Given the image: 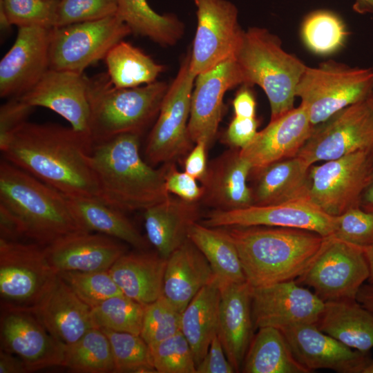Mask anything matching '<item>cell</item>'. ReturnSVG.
<instances>
[{"instance_id":"obj_1","label":"cell","mask_w":373,"mask_h":373,"mask_svg":"<svg viewBox=\"0 0 373 373\" xmlns=\"http://www.w3.org/2000/svg\"><path fill=\"white\" fill-rule=\"evenodd\" d=\"M92 146L90 137L72 127L26 122L1 151L5 160L66 196L99 200L89 162Z\"/></svg>"},{"instance_id":"obj_2","label":"cell","mask_w":373,"mask_h":373,"mask_svg":"<svg viewBox=\"0 0 373 373\" xmlns=\"http://www.w3.org/2000/svg\"><path fill=\"white\" fill-rule=\"evenodd\" d=\"M140 136L126 133L93 144L89 155L99 200L123 212L145 211L171 196L165 185L169 163L156 169L143 160Z\"/></svg>"},{"instance_id":"obj_3","label":"cell","mask_w":373,"mask_h":373,"mask_svg":"<svg viewBox=\"0 0 373 373\" xmlns=\"http://www.w3.org/2000/svg\"><path fill=\"white\" fill-rule=\"evenodd\" d=\"M218 229L234 244L252 287L293 280L305 270L323 237L307 230L266 227Z\"/></svg>"},{"instance_id":"obj_4","label":"cell","mask_w":373,"mask_h":373,"mask_svg":"<svg viewBox=\"0 0 373 373\" xmlns=\"http://www.w3.org/2000/svg\"><path fill=\"white\" fill-rule=\"evenodd\" d=\"M0 204L17 218L25 238L42 246L84 231L64 194L5 159L0 162Z\"/></svg>"},{"instance_id":"obj_5","label":"cell","mask_w":373,"mask_h":373,"mask_svg":"<svg viewBox=\"0 0 373 373\" xmlns=\"http://www.w3.org/2000/svg\"><path fill=\"white\" fill-rule=\"evenodd\" d=\"M234 58L244 86H259L269 102L273 120L294 108L296 89L307 66L285 51L267 29L251 27L244 33Z\"/></svg>"},{"instance_id":"obj_6","label":"cell","mask_w":373,"mask_h":373,"mask_svg":"<svg viewBox=\"0 0 373 373\" xmlns=\"http://www.w3.org/2000/svg\"><path fill=\"white\" fill-rule=\"evenodd\" d=\"M88 79L93 144L122 134L140 135L158 115L169 88L157 81L135 88H117L107 73Z\"/></svg>"},{"instance_id":"obj_7","label":"cell","mask_w":373,"mask_h":373,"mask_svg":"<svg viewBox=\"0 0 373 373\" xmlns=\"http://www.w3.org/2000/svg\"><path fill=\"white\" fill-rule=\"evenodd\" d=\"M373 84V70L352 67L334 60L307 66L296 89L313 126L360 101L368 98Z\"/></svg>"},{"instance_id":"obj_8","label":"cell","mask_w":373,"mask_h":373,"mask_svg":"<svg viewBox=\"0 0 373 373\" xmlns=\"http://www.w3.org/2000/svg\"><path fill=\"white\" fill-rule=\"evenodd\" d=\"M44 246L0 238V296L2 310L31 312L57 276Z\"/></svg>"},{"instance_id":"obj_9","label":"cell","mask_w":373,"mask_h":373,"mask_svg":"<svg viewBox=\"0 0 373 373\" xmlns=\"http://www.w3.org/2000/svg\"><path fill=\"white\" fill-rule=\"evenodd\" d=\"M370 276L363 248L334 236L323 237L312 260L296 282L314 289L324 303L356 300Z\"/></svg>"},{"instance_id":"obj_10","label":"cell","mask_w":373,"mask_h":373,"mask_svg":"<svg viewBox=\"0 0 373 373\" xmlns=\"http://www.w3.org/2000/svg\"><path fill=\"white\" fill-rule=\"evenodd\" d=\"M131 33L117 14L54 28L50 30V69L84 73Z\"/></svg>"},{"instance_id":"obj_11","label":"cell","mask_w":373,"mask_h":373,"mask_svg":"<svg viewBox=\"0 0 373 373\" xmlns=\"http://www.w3.org/2000/svg\"><path fill=\"white\" fill-rule=\"evenodd\" d=\"M195 77L190 70L188 54L167 89L149 135L145 155L150 164L172 162L192 149L194 143L189 135L188 123Z\"/></svg>"},{"instance_id":"obj_12","label":"cell","mask_w":373,"mask_h":373,"mask_svg":"<svg viewBox=\"0 0 373 373\" xmlns=\"http://www.w3.org/2000/svg\"><path fill=\"white\" fill-rule=\"evenodd\" d=\"M361 151L373 152V101L370 97L314 126L296 156L312 165Z\"/></svg>"},{"instance_id":"obj_13","label":"cell","mask_w":373,"mask_h":373,"mask_svg":"<svg viewBox=\"0 0 373 373\" xmlns=\"http://www.w3.org/2000/svg\"><path fill=\"white\" fill-rule=\"evenodd\" d=\"M373 165V152L358 151L310 167L309 200L327 214L359 206Z\"/></svg>"},{"instance_id":"obj_14","label":"cell","mask_w":373,"mask_h":373,"mask_svg":"<svg viewBox=\"0 0 373 373\" xmlns=\"http://www.w3.org/2000/svg\"><path fill=\"white\" fill-rule=\"evenodd\" d=\"M197 28L190 54V70L197 76L234 57L244 30L236 6L228 0H193Z\"/></svg>"},{"instance_id":"obj_15","label":"cell","mask_w":373,"mask_h":373,"mask_svg":"<svg viewBox=\"0 0 373 373\" xmlns=\"http://www.w3.org/2000/svg\"><path fill=\"white\" fill-rule=\"evenodd\" d=\"M204 226H266L307 230L323 237L334 229V216L320 209L309 200H300L269 205H250L233 210L213 209L200 222Z\"/></svg>"},{"instance_id":"obj_16","label":"cell","mask_w":373,"mask_h":373,"mask_svg":"<svg viewBox=\"0 0 373 373\" xmlns=\"http://www.w3.org/2000/svg\"><path fill=\"white\" fill-rule=\"evenodd\" d=\"M324 305L314 292L294 280L251 289L255 329L273 327L281 329L299 324L316 325Z\"/></svg>"},{"instance_id":"obj_17","label":"cell","mask_w":373,"mask_h":373,"mask_svg":"<svg viewBox=\"0 0 373 373\" xmlns=\"http://www.w3.org/2000/svg\"><path fill=\"white\" fill-rule=\"evenodd\" d=\"M2 311L1 350L19 357L29 372L63 365L66 345L52 336L33 313Z\"/></svg>"},{"instance_id":"obj_18","label":"cell","mask_w":373,"mask_h":373,"mask_svg":"<svg viewBox=\"0 0 373 373\" xmlns=\"http://www.w3.org/2000/svg\"><path fill=\"white\" fill-rule=\"evenodd\" d=\"M243 79L234 57L198 75L193 89L188 133L191 141L213 142L221 121L226 92Z\"/></svg>"},{"instance_id":"obj_19","label":"cell","mask_w":373,"mask_h":373,"mask_svg":"<svg viewBox=\"0 0 373 373\" xmlns=\"http://www.w3.org/2000/svg\"><path fill=\"white\" fill-rule=\"evenodd\" d=\"M50 30L19 27L17 38L0 61V97H18L50 69Z\"/></svg>"},{"instance_id":"obj_20","label":"cell","mask_w":373,"mask_h":373,"mask_svg":"<svg viewBox=\"0 0 373 373\" xmlns=\"http://www.w3.org/2000/svg\"><path fill=\"white\" fill-rule=\"evenodd\" d=\"M88 79L84 73L49 69L35 86L18 97L33 108L55 112L74 130L90 138Z\"/></svg>"},{"instance_id":"obj_21","label":"cell","mask_w":373,"mask_h":373,"mask_svg":"<svg viewBox=\"0 0 373 373\" xmlns=\"http://www.w3.org/2000/svg\"><path fill=\"white\" fill-rule=\"evenodd\" d=\"M280 330L296 360L309 372L328 369L339 373H363L372 359L369 352L345 345L316 324L295 325Z\"/></svg>"},{"instance_id":"obj_22","label":"cell","mask_w":373,"mask_h":373,"mask_svg":"<svg viewBox=\"0 0 373 373\" xmlns=\"http://www.w3.org/2000/svg\"><path fill=\"white\" fill-rule=\"evenodd\" d=\"M314 126L303 104L270 120L258 131L253 140L240 149L251 166V171L296 156L310 136Z\"/></svg>"},{"instance_id":"obj_23","label":"cell","mask_w":373,"mask_h":373,"mask_svg":"<svg viewBox=\"0 0 373 373\" xmlns=\"http://www.w3.org/2000/svg\"><path fill=\"white\" fill-rule=\"evenodd\" d=\"M46 258L58 274L66 271L108 270L124 253L117 239L81 231L64 236L44 246Z\"/></svg>"},{"instance_id":"obj_24","label":"cell","mask_w":373,"mask_h":373,"mask_svg":"<svg viewBox=\"0 0 373 373\" xmlns=\"http://www.w3.org/2000/svg\"><path fill=\"white\" fill-rule=\"evenodd\" d=\"M251 169L239 149L224 152L211 162L200 181L203 188L201 201L213 209L224 211L252 205V191L247 184Z\"/></svg>"},{"instance_id":"obj_25","label":"cell","mask_w":373,"mask_h":373,"mask_svg":"<svg viewBox=\"0 0 373 373\" xmlns=\"http://www.w3.org/2000/svg\"><path fill=\"white\" fill-rule=\"evenodd\" d=\"M31 312L52 336L66 345L75 343L95 327L91 307L58 274Z\"/></svg>"},{"instance_id":"obj_26","label":"cell","mask_w":373,"mask_h":373,"mask_svg":"<svg viewBox=\"0 0 373 373\" xmlns=\"http://www.w3.org/2000/svg\"><path fill=\"white\" fill-rule=\"evenodd\" d=\"M218 336L236 372L241 370L253 338L251 286L247 281L220 287Z\"/></svg>"},{"instance_id":"obj_27","label":"cell","mask_w":373,"mask_h":373,"mask_svg":"<svg viewBox=\"0 0 373 373\" xmlns=\"http://www.w3.org/2000/svg\"><path fill=\"white\" fill-rule=\"evenodd\" d=\"M215 280L209 262L188 239L166 258L162 295L182 312L198 292Z\"/></svg>"},{"instance_id":"obj_28","label":"cell","mask_w":373,"mask_h":373,"mask_svg":"<svg viewBox=\"0 0 373 373\" xmlns=\"http://www.w3.org/2000/svg\"><path fill=\"white\" fill-rule=\"evenodd\" d=\"M310 165L295 156L251 171L253 204L269 205L309 200Z\"/></svg>"},{"instance_id":"obj_29","label":"cell","mask_w":373,"mask_h":373,"mask_svg":"<svg viewBox=\"0 0 373 373\" xmlns=\"http://www.w3.org/2000/svg\"><path fill=\"white\" fill-rule=\"evenodd\" d=\"M198 203L170 196L144 211L147 240L161 256L167 258L189 239V228L200 217Z\"/></svg>"},{"instance_id":"obj_30","label":"cell","mask_w":373,"mask_h":373,"mask_svg":"<svg viewBox=\"0 0 373 373\" xmlns=\"http://www.w3.org/2000/svg\"><path fill=\"white\" fill-rule=\"evenodd\" d=\"M166 265L159 254L124 253L108 271L123 294L147 305L163 294Z\"/></svg>"},{"instance_id":"obj_31","label":"cell","mask_w":373,"mask_h":373,"mask_svg":"<svg viewBox=\"0 0 373 373\" xmlns=\"http://www.w3.org/2000/svg\"><path fill=\"white\" fill-rule=\"evenodd\" d=\"M316 325L354 350L369 352L373 347V314L356 300L325 302Z\"/></svg>"},{"instance_id":"obj_32","label":"cell","mask_w":373,"mask_h":373,"mask_svg":"<svg viewBox=\"0 0 373 373\" xmlns=\"http://www.w3.org/2000/svg\"><path fill=\"white\" fill-rule=\"evenodd\" d=\"M65 197L74 218L84 231H95L120 240L140 250L147 247L148 240L123 211L97 198Z\"/></svg>"},{"instance_id":"obj_33","label":"cell","mask_w":373,"mask_h":373,"mask_svg":"<svg viewBox=\"0 0 373 373\" xmlns=\"http://www.w3.org/2000/svg\"><path fill=\"white\" fill-rule=\"evenodd\" d=\"M220 297L215 280L203 287L181 314L180 330L191 346L196 365L218 334Z\"/></svg>"},{"instance_id":"obj_34","label":"cell","mask_w":373,"mask_h":373,"mask_svg":"<svg viewBox=\"0 0 373 373\" xmlns=\"http://www.w3.org/2000/svg\"><path fill=\"white\" fill-rule=\"evenodd\" d=\"M249 344L242 370L245 373H308L294 356L283 332L264 327Z\"/></svg>"},{"instance_id":"obj_35","label":"cell","mask_w":373,"mask_h":373,"mask_svg":"<svg viewBox=\"0 0 373 373\" xmlns=\"http://www.w3.org/2000/svg\"><path fill=\"white\" fill-rule=\"evenodd\" d=\"M188 237L209 262L219 287L247 281L234 244L218 228L197 222Z\"/></svg>"},{"instance_id":"obj_36","label":"cell","mask_w":373,"mask_h":373,"mask_svg":"<svg viewBox=\"0 0 373 373\" xmlns=\"http://www.w3.org/2000/svg\"><path fill=\"white\" fill-rule=\"evenodd\" d=\"M104 60L107 75L117 88H135L151 84L164 70L162 65L124 40L108 51Z\"/></svg>"},{"instance_id":"obj_37","label":"cell","mask_w":373,"mask_h":373,"mask_svg":"<svg viewBox=\"0 0 373 373\" xmlns=\"http://www.w3.org/2000/svg\"><path fill=\"white\" fill-rule=\"evenodd\" d=\"M117 15L131 32L162 46L175 44L183 32V25L175 15L157 13L146 0H117Z\"/></svg>"},{"instance_id":"obj_38","label":"cell","mask_w":373,"mask_h":373,"mask_svg":"<svg viewBox=\"0 0 373 373\" xmlns=\"http://www.w3.org/2000/svg\"><path fill=\"white\" fill-rule=\"evenodd\" d=\"M63 367L78 373L115 372L109 340L98 327L89 329L75 343L66 345Z\"/></svg>"},{"instance_id":"obj_39","label":"cell","mask_w":373,"mask_h":373,"mask_svg":"<svg viewBox=\"0 0 373 373\" xmlns=\"http://www.w3.org/2000/svg\"><path fill=\"white\" fill-rule=\"evenodd\" d=\"M300 35L304 45L312 53L329 56L340 51L349 36L347 26L336 13L318 10L303 19Z\"/></svg>"},{"instance_id":"obj_40","label":"cell","mask_w":373,"mask_h":373,"mask_svg":"<svg viewBox=\"0 0 373 373\" xmlns=\"http://www.w3.org/2000/svg\"><path fill=\"white\" fill-rule=\"evenodd\" d=\"M146 305L124 294L91 308L95 327L140 335Z\"/></svg>"},{"instance_id":"obj_41","label":"cell","mask_w":373,"mask_h":373,"mask_svg":"<svg viewBox=\"0 0 373 373\" xmlns=\"http://www.w3.org/2000/svg\"><path fill=\"white\" fill-rule=\"evenodd\" d=\"M101 329L111 344L115 372H156L150 347L140 335Z\"/></svg>"},{"instance_id":"obj_42","label":"cell","mask_w":373,"mask_h":373,"mask_svg":"<svg viewBox=\"0 0 373 373\" xmlns=\"http://www.w3.org/2000/svg\"><path fill=\"white\" fill-rule=\"evenodd\" d=\"M60 278L86 305L93 308L111 297L122 294L108 270L66 271Z\"/></svg>"},{"instance_id":"obj_43","label":"cell","mask_w":373,"mask_h":373,"mask_svg":"<svg viewBox=\"0 0 373 373\" xmlns=\"http://www.w3.org/2000/svg\"><path fill=\"white\" fill-rule=\"evenodd\" d=\"M59 0H0V12L11 25L19 27H56Z\"/></svg>"},{"instance_id":"obj_44","label":"cell","mask_w":373,"mask_h":373,"mask_svg":"<svg viewBox=\"0 0 373 373\" xmlns=\"http://www.w3.org/2000/svg\"><path fill=\"white\" fill-rule=\"evenodd\" d=\"M181 314L163 295L147 304L141 337L151 347L181 332Z\"/></svg>"},{"instance_id":"obj_45","label":"cell","mask_w":373,"mask_h":373,"mask_svg":"<svg viewBox=\"0 0 373 373\" xmlns=\"http://www.w3.org/2000/svg\"><path fill=\"white\" fill-rule=\"evenodd\" d=\"M153 365L158 373H196L191 346L180 332L150 347Z\"/></svg>"},{"instance_id":"obj_46","label":"cell","mask_w":373,"mask_h":373,"mask_svg":"<svg viewBox=\"0 0 373 373\" xmlns=\"http://www.w3.org/2000/svg\"><path fill=\"white\" fill-rule=\"evenodd\" d=\"M331 236L362 248L373 244V212L358 206L334 216Z\"/></svg>"},{"instance_id":"obj_47","label":"cell","mask_w":373,"mask_h":373,"mask_svg":"<svg viewBox=\"0 0 373 373\" xmlns=\"http://www.w3.org/2000/svg\"><path fill=\"white\" fill-rule=\"evenodd\" d=\"M117 10V0H59L56 27L99 20L116 15Z\"/></svg>"},{"instance_id":"obj_48","label":"cell","mask_w":373,"mask_h":373,"mask_svg":"<svg viewBox=\"0 0 373 373\" xmlns=\"http://www.w3.org/2000/svg\"><path fill=\"white\" fill-rule=\"evenodd\" d=\"M33 107L19 97L8 99L0 108V150L8 142L14 133L26 121Z\"/></svg>"},{"instance_id":"obj_49","label":"cell","mask_w":373,"mask_h":373,"mask_svg":"<svg viewBox=\"0 0 373 373\" xmlns=\"http://www.w3.org/2000/svg\"><path fill=\"white\" fill-rule=\"evenodd\" d=\"M196 180L185 171H179L172 162L169 163L165 185L170 194L186 201L199 202L202 198L203 188Z\"/></svg>"},{"instance_id":"obj_50","label":"cell","mask_w":373,"mask_h":373,"mask_svg":"<svg viewBox=\"0 0 373 373\" xmlns=\"http://www.w3.org/2000/svg\"><path fill=\"white\" fill-rule=\"evenodd\" d=\"M258 126V122L256 117L234 116L225 132L224 141L233 148L243 149L256 136Z\"/></svg>"},{"instance_id":"obj_51","label":"cell","mask_w":373,"mask_h":373,"mask_svg":"<svg viewBox=\"0 0 373 373\" xmlns=\"http://www.w3.org/2000/svg\"><path fill=\"white\" fill-rule=\"evenodd\" d=\"M235 372L216 334L211 341L207 354L196 365V373H233Z\"/></svg>"},{"instance_id":"obj_52","label":"cell","mask_w":373,"mask_h":373,"mask_svg":"<svg viewBox=\"0 0 373 373\" xmlns=\"http://www.w3.org/2000/svg\"><path fill=\"white\" fill-rule=\"evenodd\" d=\"M208 146L203 142H198L187 154L184 163V171L197 180L201 181L207 169V151Z\"/></svg>"},{"instance_id":"obj_53","label":"cell","mask_w":373,"mask_h":373,"mask_svg":"<svg viewBox=\"0 0 373 373\" xmlns=\"http://www.w3.org/2000/svg\"><path fill=\"white\" fill-rule=\"evenodd\" d=\"M25 238L22 227L17 218L4 206L0 204V238L19 241Z\"/></svg>"},{"instance_id":"obj_54","label":"cell","mask_w":373,"mask_h":373,"mask_svg":"<svg viewBox=\"0 0 373 373\" xmlns=\"http://www.w3.org/2000/svg\"><path fill=\"white\" fill-rule=\"evenodd\" d=\"M256 103L252 92L247 88H242L233 100L235 116L239 117H256Z\"/></svg>"},{"instance_id":"obj_55","label":"cell","mask_w":373,"mask_h":373,"mask_svg":"<svg viewBox=\"0 0 373 373\" xmlns=\"http://www.w3.org/2000/svg\"><path fill=\"white\" fill-rule=\"evenodd\" d=\"M29 372L24 362L17 356L1 350L0 373Z\"/></svg>"},{"instance_id":"obj_56","label":"cell","mask_w":373,"mask_h":373,"mask_svg":"<svg viewBox=\"0 0 373 373\" xmlns=\"http://www.w3.org/2000/svg\"><path fill=\"white\" fill-rule=\"evenodd\" d=\"M356 299L373 314V282H365L358 290Z\"/></svg>"},{"instance_id":"obj_57","label":"cell","mask_w":373,"mask_h":373,"mask_svg":"<svg viewBox=\"0 0 373 373\" xmlns=\"http://www.w3.org/2000/svg\"><path fill=\"white\" fill-rule=\"evenodd\" d=\"M359 207L373 212V165L368 182L361 195Z\"/></svg>"},{"instance_id":"obj_58","label":"cell","mask_w":373,"mask_h":373,"mask_svg":"<svg viewBox=\"0 0 373 373\" xmlns=\"http://www.w3.org/2000/svg\"><path fill=\"white\" fill-rule=\"evenodd\" d=\"M352 9L360 15L373 14V0H355Z\"/></svg>"},{"instance_id":"obj_59","label":"cell","mask_w":373,"mask_h":373,"mask_svg":"<svg viewBox=\"0 0 373 373\" xmlns=\"http://www.w3.org/2000/svg\"><path fill=\"white\" fill-rule=\"evenodd\" d=\"M363 250L367 259L370 270V276L367 282H373V244L363 247Z\"/></svg>"},{"instance_id":"obj_60","label":"cell","mask_w":373,"mask_h":373,"mask_svg":"<svg viewBox=\"0 0 373 373\" xmlns=\"http://www.w3.org/2000/svg\"><path fill=\"white\" fill-rule=\"evenodd\" d=\"M363 373H373V359H371L366 365Z\"/></svg>"},{"instance_id":"obj_61","label":"cell","mask_w":373,"mask_h":373,"mask_svg":"<svg viewBox=\"0 0 373 373\" xmlns=\"http://www.w3.org/2000/svg\"><path fill=\"white\" fill-rule=\"evenodd\" d=\"M372 70H373V66L372 67ZM370 97L372 99V100L373 101V84H372V90H371V93H370Z\"/></svg>"}]
</instances>
